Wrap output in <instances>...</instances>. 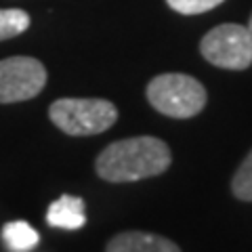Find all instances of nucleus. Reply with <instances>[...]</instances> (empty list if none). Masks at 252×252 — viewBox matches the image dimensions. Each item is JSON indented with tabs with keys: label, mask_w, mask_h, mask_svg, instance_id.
Returning a JSON list of instances; mask_svg holds the SVG:
<instances>
[{
	"label": "nucleus",
	"mask_w": 252,
	"mask_h": 252,
	"mask_svg": "<svg viewBox=\"0 0 252 252\" xmlns=\"http://www.w3.org/2000/svg\"><path fill=\"white\" fill-rule=\"evenodd\" d=\"M200 53L208 63L223 69H246L252 63V40L246 26L223 23L212 28L200 42Z\"/></svg>",
	"instance_id": "20e7f679"
},
{
	"label": "nucleus",
	"mask_w": 252,
	"mask_h": 252,
	"mask_svg": "<svg viewBox=\"0 0 252 252\" xmlns=\"http://www.w3.org/2000/svg\"><path fill=\"white\" fill-rule=\"evenodd\" d=\"M147 101L168 118H193L206 107L208 94L200 80L187 74H160L147 84Z\"/></svg>",
	"instance_id": "f03ea898"
},
{
	"label": "nucleus",
	"mask_w": 252,
	"mask_h": 252,
	"mask_svg": "<svg viewBox=\"0 0 252 252\" xmlns=\"http://www.w3.org/2000/svg\"><path fill=\"white\" fill-rule=\"evenodd\" d=\"M46 220H49V225L59 227V229H80V227H84L86 215L82 198H76L69 193L61 195L46 210Z\"/></svg>",
	"instance_id": "0eeeda50"
},
{
	"label": "nucleus",
	"mask_w": 252,
	"mask_h": 252,
	"mask_svg": "<svg viewBox=\"0 0 252 252\" xmlns=\"http://www.w3.org/2000/svg\"><path fill=\"white\" fill-rule=\"evenodd\" d=\"M46 84V69L34 57H9L0 61V103L34 99Z\"/></svg>",
	"instance_id": "39448f33"
},
{
	"label": "nucleus",
	"mask_w": 252,
	"mask_h": 252,
	"mask_svg": "<svg viewBox=\"0 0 252 252\" xmlns=\"http://www.w3.org/2000/svg\"><path fill=\"white\" fill-rule=\"evenodd\" d=\"M233 195L244 202H252V152L244 158L240 168L235 170L233 181H231Z\"/></svg>",
	"instance_id": "9d476101"
},
{
	"label": "nucleus",
	"mask_w": 252,
	"mask_h": 252,
	"mask_svg": "<svg viewBox=\"0 0 252 252\" xmlns=\"http://www.w3.org/2000/svg\"><path fill=\"white\" fill-rule=\"evenodd\" d=\"M248 34H250V40H252V15H250V21H248Z\"/></svg>",
	"instance_id": "f8f14e48"
},
{
	"label": "nucleus",
	"mask_w": 252,
	"mask_h": 252,
	"mask_svg": "<svg viewBox=\"0 0 252 252\" xmlns=\"http://www.w3.org/2000/svg\"><path fill=\"white\" fill-rule=\"evenodd\" d=\"M172 11H177L181 15H200L212 11L215 6H219L225 0H166Z\"/></svg>",
	"instance_id": "9b49d317"
},
{
	"label": "nucleus",
	"mask_w": 252,
	"mask_h": 252,
	"mask_svg": "<svg viewBox=\"0 0 252 252\" xmlns=\"http://www.w3.org/2000/svg\"><path fill=\"white\" fill-rule=\"evenodd\" d=\"M2 240L13 252H28L40 242V235L26 220H11L2 227Z\"/></svg>",
	"instance_id": "6e6552de"
},
{
	"label": "nucleus",
	"mask_w": 252,
	"mask_h": 252,
	"mask_svg": "<svg viewBox=\"0 0 252 252\" xmlns=\"http://www.w3.org/2000/svg\"><path fill=\"white\" fill-rule=\"evenodd\" d=\"M51 122L72 137L99 135L112 128L118 109L105 99H57L49 107Z\"/></svg>",
	"instance_id": "7ed1b4c3"
},
{
	"label": "nucleus",
	"mask_w": 252,
	"mask_h": 252,
	"mask_svg": "<svg viewBox=\"0 0 252 252\" xmlns=\"http://www.w3.org/2000/svg\"><path fill=\"white\" fill-rule=\"evenodd\" d=\"M172 162L170 149L162 139L130 137L107 145L99 154L94 168L109 183H128L162 175Z\"/></svg>",
	"instance_id": "f257e3e1"
},
{
	"label": "nucleus",
	"mask_w": 252,
	"mask_h": 252,
	"mask_svg": "<svg viewBox=\"0 0 252 252\" xmlns=\"http://www.w3.org/2000/svg\"><path fill=\"white\" fill-rule=\"evenodd\" d=\"M30 28V15L21 9H0V40H9Z\"/></svg>",
	"instance_id": "1a4fd4ad"
},
{
	"label": "nucleus",
	"mask_w": 252,
	"mask_h": 252,
	"mask_svg": "<svg viewBox=\"0 0 252 252\" xmlns=\"http://www.w3.org/2000/svg\"><path fill=\"white\" fill-rule=\"evenodd\" d=\"M105 252H181L168 238L145 231H124L109 240Z\"/></svg>",
	"instance_id": "423d86ee"
}]
</instances>
